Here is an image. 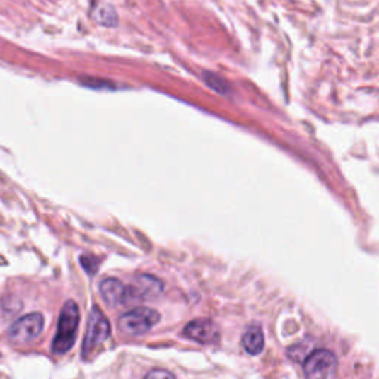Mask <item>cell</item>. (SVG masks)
Listing matches in <instances>:
<instances>
[{"label": "cell", "instance_id": "cell-11", "mask_svg": "<svg viewBox=\"0 0 379 379\" xmlns=\"http://www.w3.org/2000/svg\"><path fill=\"white\" fill-rule=\"evenodd\" d=\"M203 78H204V82H206L214 91H216L219 93L227 95L231 91L230 85L224 81V78L216 76V74H214V73H209V71L208 73H203Z\"/></svg>", "mask_w": 379, "mask_h": 379}, {"label": "cell", "instance_id": "cell-8", "mask_svg": "<svg viewBox=\"0 0 379 379\" xmlns=\"http://www.w3.org/2000/svg\"><path fill=\"white\" fill-rule=\"evenodd\" d=\"M163 292V283L150 274H141L136 277V283L129 286L131 304L144 301V299L154 298Z\"/></svg>", "mask_w": 379, "mask_h": 379}, {"label": "cell", "instance_id": "cell-4", "mask_svg": "<svg viewBox=\"0 0 379 379\" xmlns=\"http://www.w3.org/2000/svg\"><path fill=\"white\" fill-rule=\"evenodd\" d=\"M43 325L45 320L40 313L27 314L9 327L8 338L13 344H28L42 334Z\"/></svg>", "mask_w": 379, "mask_h": 379}, {"label": "cell", "instance_id": "cell-13", "mask_svg": "<svg viewBox=\"0 0 379 379\" xmlns=\"http://www.w3.org/2000/svg\"><path fill=\"white\" fill-rule=\"evenodd\" d=\"M144 379H175V376L165 369H153L146 375Z\"/></svg>", "mask_w": 379, "mask_h": 379}, {"label": "cell", "instance_id": "cell-3", "mask_svg": "<svg viewBox=\"0 0 379 379\" xmlns=\"http://www.w3.org/2000/svg\"><path fill=\"white\" fill-rule=\"evenodd\" d=\"M110 330L112 329H110V322L105 317V314L97 305H93L92 311L89 314L88 330H86V335L83 339L82 354L85 358H88L100 344H103L105 339H108Z\"/></svg>", "mask_w": 379, "mask_h": 379}, {"label": "cell", "instance_id": "cell-5", "mask_svg": "<svg viewBox=\"0 0 379 379\" xmlns=\"http://www.w3.org/2000/svg\"><path fill=\"white\" fill-rule=\"evenodd\" d=\"M337 368V357L329 350L313 351L304 361V373L308 379H325Z\"/></svg>", "mask_w": 379, "mask_h": 379}, {"label": "cell", "instance_id": "cell-2", "mask_svg": "<svg viewBox=\"0 0 379 379\" xmlns=\"http://www.w3.org/2000/svg\"><path fill=\"white\" fill-rule=\"evenodd\" d=\"M161 314L153 308H146L139 307L134 308L128 313H124L122 317L119 319V329L123 334H128L131 337H138L144 335L147 332L159 323Z\"/></svg>", "mask_w": 379, "mask_h": 379}, {"label": "cell", "instance_id": "cell-1", "mask_svg": "<svg viewBox=\"0 0 379 379\" xmlns=\"http://www.w3.org/2000/svg\"><path fill=\"white\" fill-rule=\"evenodd\" d=\"M78 322H81V310L74 301H67L61 308V314L57 326V335L52 341V353L54 354H66L69 353L77 338Z\"/></svg>", "mask_w": 379, "mask_h": 379}, {"label": "cell", "instance_id": "cell-6", "mask_svg": "<svg viewBox=\"0 0 379 379\" xmlns=\"http://www.w3.org/2000/svg\"><path fill=\"white\" fill-rule=\"evenodd\" d=\"M182 335L188 339L202 344V345L216 344L219 341V330H218L216 325L211 320H206V319H199V320L190 322L184 327Z\"/></svg>", "mask_w": 379, "mask_h": 379}, {"label": "cell", "instance_id": "cell-9", "mask_svg": "<svg viewBox=\"0 0 379 379\" xmlns=\"http://www.w3.org/2000/svg\"><path fill=\"white\" fill-rule=\"evenodd\" d=\"M242 344L246 353L258 356L264 350V332L258 325L249 326L242 337Z\"/></svg>", "mask_w": 379, "mask_h": 379}, {"label": "cell", "instance_id": "cell-10", "mask_svg": "<svg viewBox=\"0 0 379 379\" xmlns=\"http://www.w3.org/2000/svg\"><path fill=\"white\" fill-rule=\"evenodd\" d=\"M95 20L105 27L117 25V13L110 5H103L95 11Z\"/></svg>", "mask_w": 379, "mask_h": 379}, {"label": "cell", "instance_id": "cell-12", "mask_svg": "<svg viewBox=\"0 0 379 379\" xmlns=\"http://www.w3.org/2000/svg\"><path fill=\"white\" fill-rule=\"evenodd\" d=\"M81 264H82V267L85 268V272L89 276L97 274L98 268H100V260L92 257V255H82L81 257Z\"/></svg>", "mask_w": 379, "mask_h": 379}, {"label": "cell", "instance_id": "cell-7", "mask_svg": "<svg viewBox=\"0 0 379 379\" xmlns=\"http://www.w3.org/2000/svg\"><path fill=\"white\" fill-rule=\"evenodd\" d=\"M100 292L105 304L110 307H120L131 304L129 286H124L119 279L113 277L104 279L100 284Z\"/></svg>", "mask_w": 379, "mask_h": 379}]
</instances>
